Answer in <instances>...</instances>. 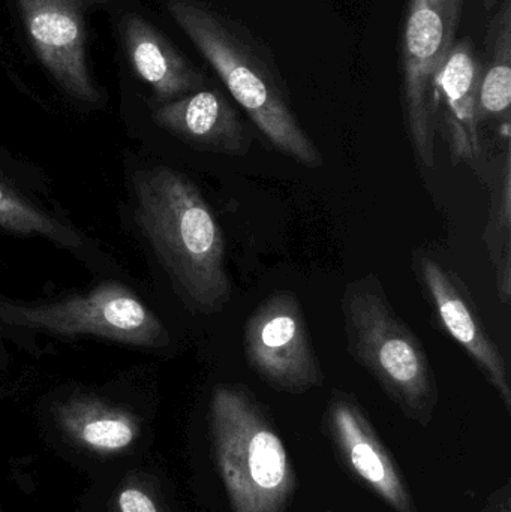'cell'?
Listing matches in <instances>:
<instances>
[{"mask_svg":"<svg viewBox=\"0 0 511 512\" xmlns=\"http://www.w3.org/2000/svg\"><path fill=\"white\" fill-rule=\"evenodd\" d=\"M216 465L231 512H287L297 487L284 442L242 385L215 387L209 408Z\"/></svg>","mask_w":511,"mask_h":512,"instance_id":"4","label":"cell"},{"mask_svg":"<svg viewBox=\"0 0 511 512\" xmlns=\"http://www.w3.org/2000/svg\"><path fill=\"white\" fill-rule=\"evenodd\" d=\"M59 418L77 441L96 453H120L138 436L134 415L90 397H75L60 406Z\"/></svg>","mask_w":511,"mask_h":512,"instance_id":"14","label":"cell"},{"mask_svg":"<svg viewBox=\"0 0 511 512\" xmlns=\"http://www.w3.org/2000/svg\"><path fill=\"white\" fill-rule=\"evenodd\" d=\"M0 321L60 336L93 334L143 348L170 343L167 328L132 289L105 282L84 295L36 306L0 301Z\"/></svg>","mask_w":511,"mask_h":512,"instance_id":"6","label":"cell"},{"mask_svg":"<svg viewBox=\"0 0 511 512\" xmlns=\"http://www.w3.org/2000/svg\"><path fill=\"white\" fill-rule=\"evenodd\" d=\"M413 268L443 330L462 346L511 414V381L503 352L489 336L464 283L425 251H414Z\"/></svg>","mask_w":511,"mask_h":512,"instance_id":"8","label":"cell"},{"mask_svg":"<svg viewBox=\"0 0 511 512\" xmlns=\"http://www.w3.org/2000/svg\"><path fill=\"white\" fill-rule=\"evenodd\" d=\"M167 8L267 143L303 167L320 168V149L291 108L272 56L249 29L201 0H167Z\"/></svg>","mask_w":511,"mask_h":512,"instance_id":"2","label":"cell"},{"mask_svg":"<svg viewBox=\"0 0 511 512\" xmlns=\"http://www.w3.org/2000/svg\"><path fill=\"white\" fill-rule=\"evenodd\" d=\"M492 512H510V495L509 489H504V492L501 493L500 496V504H495L494 507L491 508Z\"/></svg>","mask_w":511,"mask_h":512,"instance_id":"19","label":"cell"},{"mask_svg":"<svg viewBox=\"0 0 511 512\" xmlns=\"http://www.w3.org/2000/svg\"><path fill=\"white\" fill-rule=\"evenodd\" d=\"M330 439L345 468L395 512H417L410 487L356 399L333 394L326 411Z\"/></svg>","mask_w":511,"mask_h":512,"instance_id":"10","label":"cell"},{"mask_svg":"<svg viewBox=\"0 0 511 512\" xmlns=\"http://www.w3.org/2000/svg\"><path fill=\"white\" fill-rule=\"evenodd\" d=\"M485 68L480 74L477 116L480 120L510 119L511 105V0H503L489 21Z\"/></svg>","mask_w":511,"mask_h":512,"instance_id":"15","label":"cell"},{"mask_svg":"<svg viewBox=\"0 0 511 512\" xmlns=\"http://www.w3.org/2000/svg\"><path fill=\"white\" fill-rule=\"evenodd\" d=\"M135 218L186 306L203 315L231 300L227 246L212 207L191 179L168 167L135 174Z\"/></svg>","mask_w":511,"mask_h":512,"instance_id":"1","label":"cell"},{"mask_svg":"<svg viewBox=\"0 0 511 512\" xmlns=\"http://www.w3.org/2000/svg\"><path fill=\"white\" fill-rule=\"evenodd\" d=\"M491 203L485 230V245L494 268L498 298L504 306L511 300V150L498 159L491 177Z\"/></svg>","mask_w":511,"mask_h":512,"instance_id":"16","label":"cell"},{"mask_svg":"<svg viewBox=\"0 0 511 512\" xmlns=\"http://www.w3.org/2000/svg\"><path fill=\"white\" fill-rule=\"evenodd\" d=\"M152 117L159 128L203 152L245 156L251 150L248 128L219 90L201 89L165 102Z\"/></svg>","mask_w":511,"mask_h":512,"instance_id":"11","label":"cell"},{"mask_svg":"<svg viewBox=\"0 0 511 512\" xmlns=\"http://www.w3.org/2000/svg\"><path fill=\"white\" fill-rule=\"evenodd\" d=\"M243 352L255 375L273 390L303 394L323 385V369L294 292L275 291L258 303L243 328Z\"/></svg>","mask_w":511,"mask_h":512,"instance_id":"7","label":"cell"},{"mask_svg":"<svg viewBox=\"0 0 511 512\" xmlns=\"http://www.w3.org/2000/svg\"><path fill=\"white\" fill-rule=\"evenodd\" d=\"M17 2L30 44L51 77L78 101H101L86 62L87 0Z\"/></svg>","mask_w":511,"mask_h":512,"instance_id":"9","label":"cell"},{"mask_svg":"<svg viewBox=\"0 0 511 512\" xmlns=\"http://www.w3.org/2000/svg\"><path fill=\"white\" fill-rule=\"evenodd\" d=\"M498 2H500V0H483V8H485L486 11H491Z\"/></svg>","mask_w":511,"mask_h":512,"instance_id":"20","label":"cell"},{"mask_svg":"<svg viewBox=\"0 0 511 512\" xmlns=\"http://www.w3.org/2000/svg\"><path fill=\"white\" fill-rule=\"evenodd\" d=\"M482 65L470 39L453 45L437 81L438 101L443 102V122L450 152L456 161L476 164L482 158L477 98Z\"/></svg>","mask_w":511,"mask_h":512,"instance_id":"13","label":"cell"},{"mask_svg":"<svg viewBox=\"0 0 511 512\" xmlns=\"http://www.w3.org/2000/svg\"><path fill=\"white\" fill-rule=\"evenodd\" d=\"M122 33L132 68L152 87L159 105L191 95L206 86L203 72L146 18L126 14L122 20Z\"/></svg>","mask_w":511,"mask_h":512,"instance_id":"12","label":"cell"},{"mask_svg":"<svg viewBox=\"0 0 511 512\" xmlns=\"http://www.w3.org/2000/svg\"><path fill=\"white\" fill-rule=\"evenodd\" d=\"M464 0H410L402 38V114L420 167L432 170L437 81L453 45Z\"/></svg>","mask_w":511,"mask_h":512,"instance_id":"5","label":"cell"},{"mask_svg":"<svg viewBox=\"0 0 511 512\" xmlns=\"http://www.w3.org/2000/svg\"><path fill=\"white\" fill-rule=\"evenodd\" d=\"M0 227L26 236H42L65 248H80L77 231L33 206L14 189L0 182Z\"/></svg>","mask_w":511,"mask_h":512,"instance_id":"17","label":"cell"},{"mask_svg":"<svg viewBox=\"0 0 511 512\" xmlns=\"http://www.w3.org/2000/svg\"><path fill=\"white\" fill-rule=\"evenodd\" d=\"M347 349L411 420L428 424L438 385L425 346L399 318L375 274L345 286L341 300Z\"/></svg>","mask_w":511,"mask_h":512,"instance_id":"3","label":"cell"},{"mask_svg":"<svg viewBox=\"0 0 511 512\" xmlns=\"http://www.w3.org/2000/svg\"><path fill=\"white\" fill-rule=\"evenodd\" d=\"M120 512H161L152 496L137 487L123 489L117 496Z\"/></svg>","mask_w":511,"mask_h":512,"instance_id":"18","label":"cell"}]
</instances>
